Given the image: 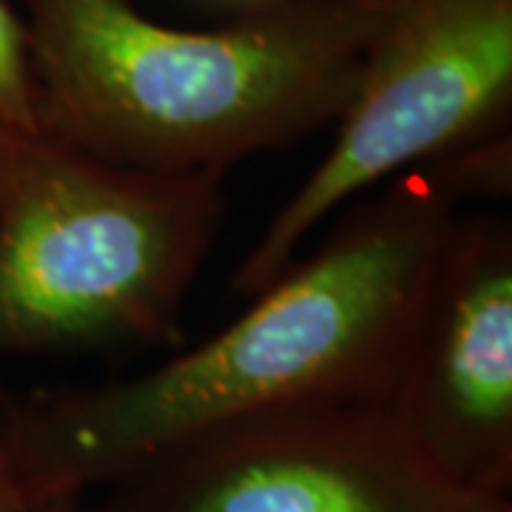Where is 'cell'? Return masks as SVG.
<instances>
[{
	"instance_id": "5",
	"label": "cell",
	"mask_w": 512,
	"mask_h": 512,
	"mask_svg": "<svg viewBox=\"0 0 512 512\" xmlns=\"http://www.w3.org/2000/svg\"><path fill=\"white\" fill-rule=\"evenodd\" d=\"M83 512H467L384 404L237 421L100 487Z\"/></svg>"
},
{
	"instance_id": "8",
	"label": "cell",
	"mask_w": 512,
	"mask_h": 512,
	"mask_svg": "<svg viewBox=\"0 0 512 512\" xmlns=\"http://www.w3.org/2000/svg\"><path fill=\"white\" fill-rule=\"evenodd\" d=\"M0 512H32V504L20 487L15 467L0 447Z\"/></svg>"
},
{
	"instance_id": "1",
	"label": "cell",
	"mask_w": 512,
	"mask_h": 512,
	"mask_svg": "<svg viewBox=\"0 0 512 512\" xmlns=\"http://www.w3.org/2000/svg\"><path fill=\"white\" fill-rule=\"evenodd\" d=\"M458 197L424 165L350 208L217 336L148 373L40 387L0 410V447L32 510L86 495L185 441L296 407L387 402Z\"/></svg>"
},
{
	"instance_id": "10",
	"label": "cell",
	"mask_w": 512,
	"mask_h": 512,
	"mask_svg": "<svg viewBox=\"0 0 512 512\" xmlns=\"http://www.w3.org/2000/svg\"><path fill=\"white\" fill-rule=\"evenodd\" d=\"M32 512H83V495H60L52 501H43Z\"/></svg>"
},
{
	"instance_id": "3",
	"label": "cell",
	"mask_w": 512,
	"mask_h": 512,
	"mask_svg": "<svg viewBox=\"0 0 512 512\" xmlns=\"http://www.w3.org/2000/svg\"><path fill=\"white\" fill-rule=\"evenodd\" d=\"M222 180L134 171L0 120V356L177 339Z\"/></svg>"
},
{
	"instance_id": "7",
	"label": "cell",
	"mask_w": 512,
	"mask_h": 512,
	"mask_svg": "<svg viewBox=\"0 0 512 512\" xmlns=\"http://www.w3.org/2000/svg\"><path fill=\"white\" fill-rule=\"evenodd\" d=\"M0 120L40 131L29 29L6 0H0Z\"/></svg>"
},
{
	"instance_id": "9",
	"label": "cell",
	"mask_w": 512,
	"mask_h": 512,
	"mask_svg": "<svg viewBox=\"0 0 512 512\" xmlns=\"http://www.w3.org/2000/svg\"><path fill=\"white\" fill-rule=\"evenodd\" d=\"M467 512H512L510 493L476 495V498H470Z\"/></svg>"
},
{
	"instance_id": "6",
	"label": "cell",
	"mask_w": 512,
	"mask_h": 512,
	"mask_svg": "<svg viewBox=\"0 0 512 512\" xmlns=\"http://www.w3.org/2000/svg\"><path fill=\"white\" fill-rule=\"evenodd\" d=\"M384 407L458 493H510V222L447 225Z\"/></svg>"
},
{
	"instance_id": "2",
	"label": "cell",
	"mask_w": 512,
	"mask_h": 512,
	"mask_svg": "<svg viewBox=\"0 0 512 512\" xmlns=\"http://www.w3.org/2000/svg\"><path fill=\"white\" fill-rule=\"evenodd\" d=\"M40 131L148 174H228L330 126L384 0H268L214 32L128 0H26Z\"/></svg>"
},
{
	"instance_id": "11",
	"label": "cell",
	"mask_w": 512,
	"mask_h": 512,
	"mask_svg": "<svg viewBox=\"0 0 512 512\" xmlns=\"http://www.w3.org/2000/svg\"><path fill=\"white\" fill-rule=\"evenodd\" d=\"M251 6H259V3H268V0H248Z\"/></svg>"
},
{
	"instance_id": "4",
	"label": "cell",
	"mask_w": 512,
	"mask_h": 512,
	"mask_svg": "<svg viewBox=\"0 0 512 512\" xmlns=\"http://www.w3.org/2000/svg\"><path fill=\"white\" fill-rule=\"evenodd\" d=\"M510 111L512 0H384L333 146L265 225L231 291L271 288L362 191L510 137Z\"/></svg>"
}]
</instances>
